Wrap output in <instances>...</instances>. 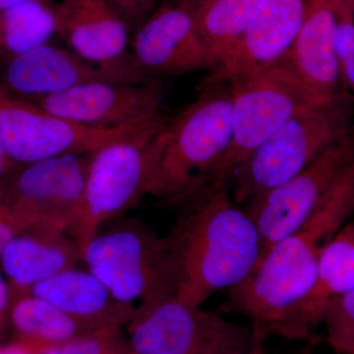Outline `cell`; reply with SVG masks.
<instances>
[{
    "label": "cell",
    "instance_id": "cell-1",
    "mask_svg": "<svg viewBox=\"0 0 354 354\" xmlns=\"http://www.w3.org/2000/svg\"><path fill=\"white\" fill-rule=\"evenodd\" d=\"M354 215V164L302 227L261 257L243 281L227 290L225 309L251 321L264 339H295L298 310L315 286L324 247Z\"/></svg>",
    "mask_w": 354,
    "mask_h": 354
},
{
    "label": "cell",
    "instance_id": "cell-2",
    "mask_svg": "<svg viewBox=\"0 0 354 354\" xmlns=\"http://www.w3.org/2000/svg\"><path fill=\"white\" fill-rule=\"evenodd\" d=\"M228 190L185 203L164 236L178 279L177 298L192 308L241 283L262 257L259 230Z\"/></svg>",
    "mask_w": 354,
    "mask_h": 354
},
{
    "label": "cell",
    "instance_id": "cell-3",
    "mask_svg": "<svg viewBox=\"0 0 354 354\" xmlns=\"http://www.w3.org/2000/svg\"><path fill=\"white\" fill-rule=\"evenodd\" d=\"M199 97L169 120L158 136L147 195L184 205L209 183L232 140L234 97L227 83L202 86Z\"/></svg>",
    "mask_w": 354,
    "mask_h": 354
},
{
    "label": "cell",
    "instance_id": "cell-4",
    "mask_svg": "<svg viewBox=\"0 0 354 354\" xmlns=\"http://www.w3.org/2000/svg\"><path fill=\"white\" fill-rule=\"evenodd\" d=\"M353 97L295 113L239 167L230 187L235 204H249L286 183L354 130Z\"/></svg>",
    "mask_w": 354,
    "mask_h": 354
},
{
    "label": "cell",
    "instance_id": "cell-5",
    "mask_svg": "<svg viewBox=\"0 0 354 354\" xmlns=\"http://www.w3.org/2000/svg\"><path fill=\"white\" fill-rule=\"evenodd\" d=\"M162 116L138 132L93 155L82 203L68 230L81 254L104 225L124 216L147 196L158 151Z\"/></svg>",
    "mask_w": 354,
    "mask_h": 354
},
{
    "label": "cell",
    "instance_id": "cell-6",
    "mask_svg": "<svg viewBox=\"0 0 354 354\" xmlns=\"http://www.w3.org/2000/svg\"><path fill=\"white\" fill-rule=\"evenodd\" d=\"M227 84L234 97L232 140L215 174L190 200L230 189L239 167L286 121L307 106L326 104L283 64Z\"/></svg>",
    "mask_w": 354,
    "mask_h": 354
},
{
    "label": "cell",
    "instance_id": "cell-7",
    "mask_svg": "<svg viewBox=\"0 0 354 354\" xmlns=\"http://www.w3.org/2000/svg\"><path fill=\"white\" fill-rule=\"evenodd\" d=\"M82 261L121 304L177 297L178 279L165 237L140 221H118L100 232L84 249Z\"/></svg>",
    "mask_w": 354,
    "mask_h": 354
},
{
    "label": "cell",
    "instance_id": "cell-8",
    "mask_svg": "<svg viewBox=\"0 0 354 354\" xmlns=\"http://www.w3.org/2000/svg\"><path fill=\"white\" fill-rule=\"evenodd\" d=\"M125 326L133 354H248L254 344L251 326L177 297L139 305Z\"/></svg>",
    "mask_w": 354,
    "mask_h": 354
},
{
    "label": "cell",
    "instance_id": "cell-9",
    "mask_svg": "<svg viewBox=\"0 0 354 354\" xmlns=\"http://www.w3.org/2000/svg\"><path fill=\"white\" fill-rule=\"evenodd\" d=\"M93 155L68 153L19 165L2 183L22 232L34 228L68 232L80 209Z\"/></svg>",
    "mask_w": 354,
    "mask_h": 354
},
{
    "label": "cell",
    "instance_id": "cell-10",
    "mask_svg": "<svg viewBox=\"0 0 354 354\" xmlns=\"http://www.w3.org/2000/svg\"><path fill=\"white\" fill-rule=\"evenodd\" d=\"M354 164V130L297 176L244 206L255 223L263 254L302 227Z\"/></svg>",
    "mask_w": 354,
    "mask_h": 354
},
{
    "label": "cell",
    "instance_id": "cell-11",
    "mask_svg": "<svg viewBox=\"0 0 354 354\" xmlns=\"http://www.w3.org/2000/svg\"><path fill=\"white\" fill-rule=\"evenodd\" d=\"M155 120L115 130L91 129L0 91V138L20 165L68 153L97 152Z\"/></svg>",
    "mask_w": 354,
    "mask_h": 354
},
{
    "label": "cell",
    "instance_id": "cell-12",
    "mask_svg": "<svg viewBox=\"0 0 354 354\" xmlns=\"http://www.w3.org/2000/svg\"><path fill=\"white\" fill-rule=\"evenodd\" d=\"M26 102L80 127L97 130L145 124L165 114L157 81L141 84L94 81Z\"/></svg>",
    "mask_w": 354,
    "mask_h": 354
},
{
    "label": "cell",
    "instance_id": "cell-13",
    "mask_svg": "<svg viewBox=\"0 0 354 354\" xmlns=\"http://www.w3.org/2000/svg\"><path fill=\"white\" fill-rule=\"evenodd\" d=\"M94 81L149 82L139 72L102 68L88 64L70 48L50 43L0 60V91L23 101L57 94Z\"/></svg>",
    "mask_w": 354,
    "mask_h": 354
},
{
    "label": "cell",
    "instance_id": "cell-14",
    "mask_svg": "<svg viewBox=\"0 0 354 354\" xmlns=\"http://www.w3.org/2000/svg\"><path fill=\"white\" fill-rule=\"evenodd\" d=\"M131 55L151 81L213 68L198 35L194 8L179 0L156 9L134 32Z\"/></svg>",
    "mask_w": 354,
    "mask_h": 354
},
{
    "label": "cell",
    "instance_id": "cell-15",
    "mask_svg": "<svg viewBox=\"0 0 354 354\" xmlns=\"http://www.w3.org/2000/svg\"><path fill=\"white\" fill-rule=\"evenodd\" d=\"M312 0H264L245 34L204 85L228 83L239 77L281 64L301 29Z\"/></svg>",
    "mask_w": 354,
    "mask_h": 354
},
{
    "label": "cell",
    "instance_id": "cell-16",
    "mask_svg": "<svg viewBox=\"0 0 354 354\" xmlns=\"http://www.w3.org/2000/svg\"><path fill=\"white\" fill-rule=\"evenodd\" d=\"M55 17L57 36L88 64L142 73L127 53L131 31L106 0H55Z\"/></svg>",
    "mask_w": 354,
    "mask_h": 354
},
{
    "label": "cell",
    "instance_id": "cell-17",
    "mask_svg": "<svg viewBox=\"0 0 354 354\" xmlns=\"http://www.w3.org/2000/svg\"><path fill=\"white\" fill-rule=\"evenodd\" d=\"M281 64L324 104L353 97L342 80L334 0H312L304 25Z\"/></svg>",
    "mask_w": 354,
    "mask_h": 354
},
{
    "label": "cell",
    "instance_id": "cell-18",
    "mask_svg": "<svg viewBox=\"0 0 354 354\" xmlns=\"http://www.w3.org/2000/svg\"><path fill=\"white\" fill-rule=\"evenodd\" d=\"M80 260V248L68 234L34 228L7 244L0 254V268L13 300L29 295L35 286L58 272L75 267Z\"/></svg>",
    "mask_w": 354,
    "mask_h": 354
},
{
    "label": "cell",
    "instance_id": "cell-19",
    "mask_svg": "<svg viewBox=\"0 0 354 354\" xmlns=\"http://www.w3.org/2000/svg\"><path fill=\"white\" fill-rule=\"evenodd\" d=\"M31 295L90 327L124 326L134 315V304H121L90 271L65 270L34 286Z\"/></svg>",
    "mask_w": 354,
    "mask_h": 354
},
{
    "label": "cell",
    "instance_id": "cell-20",
    "mask_svg": "<svg viewBox=\"0 0 354 354\" xmlns=\"http://www.w3.org/2000/svg\"><path fill=\"white\" fill-rule=\"evenodd\" d=\"M354 288V223H346L321 252L315 286L298 310L295 339L312 341L326 304Z\"/></svg>",
    "mask_w": 354,
    "mask_h": 354
},
{
    "label": "cell",
    "instance_id": "cell-21",
    "mask_svg": "<svg viewBox=\"0 0 354 354\" xmlns=\"http://www.w3.org/2000/svg\"><path fill=\"white\" fill-rule=\"evenodd\" d=\"M264 0H199L194 8L199 38L213 68L235 50Z\"/></svg>",
    "mask_w": 354,
    "mask_h": 354
},
{
    "label": "cell",
    "instance_id": "cell-22",
    "mask_svg": "<svg viewBox=\"0 0 354 354\" xmlns=\"http://www.w3.org/2000/svg\"><path fill=\"white\" fill-rule=\"evenodd\" d=\"M8 321L16 341L31 344L41 351L95 330L31 293L14 298Z\"/></svg>",
    "mask_w": 354,
    "mask_h": 354
},
{
    "label": "cell",
    "instance_id": "cell-23",
    "mask_svg": "<svg viewBox=\"0 0 354 354\" xmlns=\"http://www.w3.org/2000/svg\"><path fill=\"white\" fill-rule=\"evenodd\" d=\"M55 36V0H37L0 10V60L50 43Z\"/></svg>",
    "mask_w": 354,
    "mask_h": 354
},
{
    "label": "cell",
    "instance_id": "cell-24",
    "mask_svg": "<svg viewBox=\"0 0 354 354\" xmlns=\"http://www.w3.org/2000/svg\"><path fill=\"white\" fill-rule=\"evenodd\" d=\"M39 354H133L123 326L111 325L88 330Z\"/></svg>",
    "mask_w": 354,
    "mask_h": 354
},
{
    "label": "cell",
    "instance_id": "cell-25",
    "mask_svg": "<svg viewBox=\"0 0 354 354\" xmlns=\"http://www.w3.org/2000/svg\"><path fill=\"white\" fill-rule=\"evenodd\" d=\"M322 324L335 354H354V288L326 304Z\"/></svg>",
    "mask_w": 354,
    "mask_h": 354
},
{
    "label": "cell",
    "instance_id": "cell-26",
    "mask_svg": "<svg viewBox=\"0 0 354 354\" xmlns=\"http://www.w3.org/2000/svg\"><path fill=\"white\" fill-rule=\"evenodd\" d=\"M337 53L342 84L354 95V0H334Z\"/></svg>",
    "mask_w": 354,
    "mask_h": 354
},
{
    "label": "cell",
    "instance_id": "cell-27",
    "mask_svg": "<svg viewBox=\"0 0 354 354\" xmlns=\"http://www.w3.org/2000/svg\"><path fill=\"white\" fill-rule=\"evenodd\" d=\"M124 21L130 31L135 32L157 9L158 0H106Z\"/></svg>",
    "mask_w": 354,
    "mask_h": 354
},
{
    "label": "cell",
    "instance_id": "cell-28",
    "mask_svg": "<svg viewBox=\"0 0 354 354\" xmlns=\"http://www.w3.org/2000/svg\"><path fill=\"white\" fill-rule=\"evenodd\" d=\"M21 232L22 230L7 205L1 183H0V254L7 244Z\"/></svg>",
    "mask_w": 354,
    "mask_h": 354
},
{
    "label": "cell",
    "instance_id": "cell-29",
    "mask_svg": "<svg viewBox=\"0 0 354 354\" xmlns=\"http://www.w3.org/2000/svg\"><path fill=\"white\" fill-rule=\"evenodd\" d=\"M11 301H12V297H11L10 286L0 268V318L8 321Z\"/></svg>",
    "mask_w": 354,
    "mask_h": 354
},
{
    "label": "cell",
    "instance_id": "cell-30",
    "mask_svg": "<svg viewBox=\"0 0 354 354\" xmlns=\"http://www.w3.org/2000/svg\"><path fill=\"white\" fill-rule=\"evenodd\" d=\"M19 165L17 162H14L12 158L7 152L3 142L0 138V183L6 180Z\"/></svg>",
    "mask_w": 354,
    "mask_h": 354
},
{
    "label": "cell",
    "instance_id": "cell-31",
    "mask_svg": "<svg viewBox=\"0 0 354 354\" xmlns=\"http://www.w3.org/2000/svg\"><path fill=\"white\" fill-rule=\"evenodd\" d=\"M39 353L41 351L31 344L16 341V339L4 346H0V354H39Z\"/></svg>",
    "mask_w": 354,
    "mask_h": 354
},
{
    "label": "cell",
    "instance_id": "cell-32",
    "mask_svg": "<svg viewBox=\"0 0 354 354\" xmlns=\"http://www.w3.org/2000/svg\"><path fill=\"white\" fill-rule=\"evenodd\" d=\"M32 1H37V0H0V10H6V9L12 8V7Z\"/></svg>",
    "mask_w": 354,
    "mask_h": 354
},
{
    "label": "cell",
    "instance_id": "cell-33",
    "mask_svg": "<svg viewBox=\"0 0 354 354\" xmlns=\"http://www.w3.org/2000/svg\"><path fill=\"white\" fill-rule=\"evenodd\" d=\"M263 342H264V339L254 334V344L248 354H265L264 348H263Z\"/></svg>",
    "mask_w": 354,
    "mask_h": 354
},
{
    "label": "cell",
    "instance_id": "cell-34",
    "mask_svg": "<svg viewBox=\"0 0 354 354\" xmlns=\"http://www.w3.org/2000/svg\"><path fill=\"white\" fill-rule=\"evenodd\" d=\"M316 342L315 339H312V341L305 342V346L304 348L300 349L299 351H297L295 354H314V351H315Z\"/></svg>",
    "mask_w": 354,
    "mask_h": 354
},
{
    "label": "cell",
    "instance_id": "cell-35",
    "mask_svg": "<svg viewBox=\"0 0 354 354\" xmlns=\"http://www.w3.org/2000/svg\"><path fill=\"white\" fill-rule=\"evenodd\" d=\"M7 322L8 321L6 320V319L0 318V337H1L2 330H3L4 326H6Z\"/></svg>",
    "mask_w": 354,
    "mask_h": 354
},
{
    "label": "cell",
    "instance_id": "cell-36",
    "mask_svg": "<svg viewBox=\"0 0 354 354\" xmlns=\"http://www.w3.org/2000/svg\"><path fill=\"white\" fill-rule=\"evenodd\" d=\"M179 1H183L184 3L189 4V6L194 7L199 0H179Z\"/></svg>",
    "mask_w": 354,
    "mask_h": 354
}]
</instances>
